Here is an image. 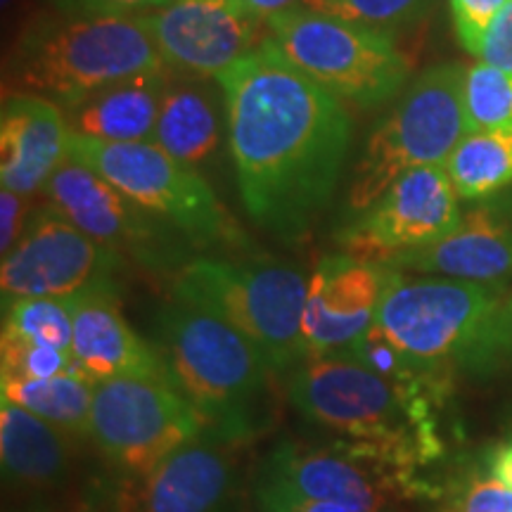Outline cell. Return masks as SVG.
<instances>
[{"mask_svg":"<svg viewBox=\"0 0 512 512\" xmlns=\"http://www.w3.org/2000/svg\"><path fill=\"white\" fill-rule=\"evenodd\" d=\"M465 72L460 64L427 69L375 126L356 164L351 209L366 211L406 171L446 166L460 140L470 133L463 100Z\"/></svg>","mask_w":512,"mask_h":512,"instance_id":"obj_8","label":"cell"},{"mask_svg":"<svg viewBox=\"0 0 512 512\" xmlns=\"http://www.w3.org/2000/svg\"><path fill=\"white\" fill-rule=\"evenodd\" d=\"M62 15L81 17H140L150 15L171 0H48Z\"/></svg>","mask_w":512,"mask_h":512,"instance_id":"obj_31","label":"cell"},{"mask_svg":"<svg viewBox=\"0 0 512 512\" xmlns=\"http://www.w3.org/2000/svg\"><path fill=\"white\" fill-rule=\"evenodd\" d=\"M50 207L119 256H133L147 268H166L178 259L169 223L150 214L95 174L88 166L67 159L46 183Z\"/></svg>","mask_w":512,"mask_h":512,"instance_id":"obj_13","label":"cell"},{"mask_svg":"<svg viewBox=\"0 0 512 512\" xmlns=\"http://www.w3.org/2000/svg\"><path fill=\"white\" fill-rule=\"evenodd\" d=\"M121 256L67 221L53 207L31 216L22 238L0 266L3 302L12 299H69L112 285Z\"/></svg>","mask_w":512,"mask_h":512,"instance_id":"obj_11","label":"cell"},{"mask_svg":"<svg viewBox=\"0 0 512 512\" xmlns=\"http://www.w3.org/2000/svg\"><path fill=\"white\" fill-rule=\"evenodd\" d=\"M69 159V126L55 102L12 93L0 114V181L29 197L46 188L50 176Z\"/></svg>","mask_w":512,"mask_h":512,"instance_id":"obj_19","label":"cell"},{"mask_svg":"<svg viewBox=\"0 0 512 512\" xmlns=\"http://www.w3.org/2000/svg\"><path fill=\"white\" fill-rule=\"evenodd\" d=\"M384 264L396 271L501 285L512 275V197H489L467 211L446 238L396 254Z\"/></svg>","mask_w":512,"mask_h":512,"instance_id":"obj_18","label":"cell"},{"mask_svg":"<svg viewBox=\"0 0 512 512\" xmlns=\"http://www.w3.org/2000/svg\"><path fill=\"white\" fill-rule=\"evenodd\" d=\"M496 347L501 351H512V297L503 302L496 320Z\"/></svg>","mask_w":512,"mask_h":512,"instance_id":"obj_37","label":"cell"},{"mask_svg":"<svg viewBox=\"0 0 512 512\" xmlns=\"http://www.w3.org/2000/svg\"><path fill=\"white\" fill-rule=\"evenodd\" d=\"M171 69L128 76L64 107L69 133L110 143L152 140Z\"/></svg>","mask_w":512,"mask_h":512,"instance_id":"obj_21","label":"cell"},{"mask_svg":"<svg viewBox=\"0 0 512 512\" xmlns=\"http://www.w3.org/2000/svg\"><path fill=\"white\" fill-rule=\"evenodd\" d=\"M235 482L230 441L204 430L124 491L119 512H219Z\"/></svg>","mask_w":512,"mask_h":512,"instance_id":"obj_17","label":"cell"},{"mask_svg":"<svg viewBox=\"0 0 512 512\" xmlns=\"http://www.w3.org/2000/svg\"><path fill=\"white\" fill-rule=\"evenodd\" d=\"M169 69L143 17L62 15L38 22L15 50L12 74L29 95L74 105L128 76Z\"/></svg>","mask_w":512,"mask_h":512,"instance_id":"obj_4","label":"cell"},{"mask_svg":"<svg viewBox=\"0 0 512 512\" xmlns=\"http://www.w3.org/2000/svg\"><path fill=\"white\" fill-rule=\"evenodd\" d=\"M3 3H10V0H3Z\"/></svg>","mask_w":512,"mask_h":512,"instance_id":"obj_39","label":"cell"},{"mask_svg":"<svg viewBox=\"0 0 512 512\" xmlns=\"http://www.w3.org/2000/svg\"><path fill=\"white\" fill-rule=\"evenodd\" d=\"M354 448H318L285 441L261 467L259 482L292 494L344 505L358 512H384L392 505L394 482Z\"/></svg>","mask_w":512,"mask_h":512,"instance_id":"obj_16","label":"cell"},{"mask_svg":"<svg viewBox=\"0 0 512 512\" xmlns=\"http://www.w3.org/2000/svg\"><path fill=\"white\" fill-rule=\"evenodd\" d=\"M306 290L304 275L290 266L223 259L190 261L174 285L176 299L216 313L252 339L278 375L309 356L302 335Z\"/></svg>","mask_w":512,"mask_h":512,"instance_id":"obj_6","label":"cell"},{"mask_svg":"<svg viewBox=\"0 0 512 512\" xmlns=\"http://www.w3.org/2000/svg\"><path fill=\"white\" fill-rule=\"evenodd\" d=\"M216 81L247 214L275 238L299 240L328 207L347 159L351 119L342 100L271 38Z\"/></svg>","mask_w":512,"mask_h":512,"instance_id":"obj_1","label":"cell"},{"mask_svg":"<svg viewBox=\"0 0 512 512\" xmlns=\"http://www.w3.org/2000/svg\"><path fill=\"white\" fill-rule=\"evenodd\" d=\"M256 503H259L261 512H358L337 503L313 501V498L297 496L292 491L264 482H259V486H256Z\"/></svg>","mask_w":512,"mask_h":512,"instance_id":"obj_32","label":"cell"},{"mask_svg":"<svg viewBox=\"0 0 512 512\" xmlns=\"http://www.w3.org/2000/svg\"><path fill=\"white\" fill-rule=\"evenodd\" d=\"M242 8L252 12L254 17H264V19H271L273 15H278V12H283L290 8L292 0H238Z\"/></svg>","mask_w":512,"mask_h":512,"instance_id":"obj_38","label":"cell"},{"mask_svg":"<svg viewBox=\"0 0 512 512\" xmlns=\"http://www.w3.org/2000/svg\"><path fill=\"white\" fill-rule=\"evenodd\" d=\"M204 430L202 415L166 375H121L95 384L88 437L128 475H147Z\"/></svg>","mask_w":512,"mask_h":512,"instance_id":"obj_10","label":"cell"},{"mask_svg":"<svg viewBox=\"0 0 512 512\" xmlns=\"http://www.w3.org/2000/svg\"><path fill=\"white\" fill-rule=\"evenodd\" d=\"M287 396L306 418L356 439L361 456L413 465L439 451L432 396L408 394L347 354L306 356L285 375Z\"/></svg>","mask_w":512,"mask_h":512,"instance_id":"obj_2","label":"cell"},{"mask_svg":"<svg viewBox=\"0 0 512 512\" xmlns=\"http://www.w3.org/2000/svg\"><path fill=\"white\" fill-rule=\"evenodd\" d=\"M304 8L347 19L377 31H392L420 22L434 0H302Z\"/></svg>","mask_w":512,"mask_h":512,"instance_id":"obj_28","label":"cell"},{"mask_svg":"<svg viewBox=\"0 0 512 512\" xmlns=\"http://www.w3.org/2000/svg\"><path fill=\"white\" fill-rule=\"evenodd\" d=\"M508 3L510 0H451L456 34L467 53L479 55L491 22Z\"/></svg>","mask_w":512,"mask_h":512,"instance_id":"obj_30","label":"cell"},{"mask_svg":"<svg viewBox=\"0 0 512 512\" xmlns=\"http://www.w3.org/2000/svg\"><path fill=\"white\" fill-rule=\"evenodd\" d=\"M74 316L72 354L83 380L98 384L121 375H166L157 349L121 316L114 285L69 297Z\"/></svg>","mask_w":512,"mask_h":512,"instance_id":"obj_20","label":"cell"},{"mask_svg":"<svg viewBox=\"0 0 512 512\" xmlns=\"http://www.w3.org/2000/svg\"><path fill=\"white\" fill-rule=\"evenodd\" d=\"M0 389L5 401L27 408L64 434H88L91 430L95 384L79 375L67 373L50 380H3Z\"/></svg>","mask_w":512,"mask_h":512,"instance_id":"obj_25","label":"cell"},{"mask_svg":"<svg viewBox=\"0 0 512 512\" xmlns=\"http://www.w3.org/2000/svg\"><path fill=\"white\" fill-rule=\"evenodd\" d=\"M3 332L43 347L72 351L74 316L69 299H12L3 302Z\"/></svg>","mask_w":512,"mask_h":512,"instance_id":"obj_26","label":"cell"},{"mask_svg":"<svg viewBox=\"0 0 512 512\" xmlns=\"http://www.w3.org/2000/svg\"><path fill=\"white\" fill-rule=\"evenodd\" d=\"M3 380H50L57 375H79L72 351L43 347L3 332Z\"/></svg>","mask_w":512,"mask_h":512,"instance_id":"obj_29","label":"cell"},{"mask_svg":"<svg viewBox=\"0 0 512 512\" xmlns=\"http://www.w3.org/2000/svg\"><path fill=\"white\" fill-rule=\"evenodd\" d=\"M64 432L17 403H0V460L10 482L50 486L67 470Z\"/></svg>","mask_w":512,"mask_h":512,"instance_id":"obj_23","label":"cell"},{"mask_svg":"<svg viewBox=\"0 0 512 512\" xmlns=\"http://www.w3.org/2000/svg\"><path fill=\"white\" fill-rule=\"evenodd\" d=\"M463 219L458 192L444 166H420L396 178L361 219L344 230L342 245L358 259L384 264L408 249L453 233Z\"/></svg>","mask_w":512,"mask_h":512,"instance_id":"obj_12","label":"cell"},{"mask_svg":"<svg viewBox=\"0 0 512 512\" xmlns=\"http://www.w3.org/2000/svg\"><path fill=\"white\" fill-rule=\"evenodd\" d=\"M477 57L486 64L512 72V0L491 22Z\"/></svg>","mask_w":512,"mask_h":512,"instance_id":"obj_33","label":"cell"},{"mask_svg":"<svg viewBox=\"0 0 512 512\" xmlns=\"http://www.w3.org/2000/svg\"><path fill=\"white\" fill-rule=\"evenodd\" d=\"M444 169L463 200H489L498 195L512 185V126L470 131Z\"/></svg>","mask_w":512,"mask_h":512,"instance_id":"obj_24","label":"cell"},{"mask_svg":"<svg viewBox=\"0 0 512 512\" xmlns=\"http://www.w3.org/2000/svg\"><path fill=\"white\" fill-rule=\"evenodd\" d=\"M164 373L216 437L238 444L259 430V403L275 375L247 335L200 306L171 302L155 320Z\"/></svg>","mask_w":512,"mask_h":512,"instance_id":"obj_3","label":"cell"},{"mask_svg":"<svg viewBox=\"0 0 512 512\" xmlns=\"http://www.w3.org/2000/svg\"><path fill=\"white\" fill-rule=\"evenodd\" d=\"M171 72L211 79L256 48L259 17L238 0H171L140 15Z\"/></svg>","mask_w":512,"mask_h":512,"instance_id":"obj_14","label":"cell"},{"mask_svg":"<svg viewBox=\"0 0 512 512\" xmlns=\"http://www.w3.org/2000/svg\"><path fill=\"white\" fill-rule=\"evenodd\" d=\"M489 472L496 482L512 489V439L494 448V453L489 456Z\"/></svg>","mask_w":512,"mask_h":512,"instance_id":"obj_36","label":"cell"},{"mask_svg":"<svg viewBox=\"0 0 512 512\" xmlns=\"http://www.w3.org/2000/svg\"><path fill=\"white\" fill-rule=\"evenodd\" d=\"M465 117L470 131L512 126V72L477 62L465 72Z\"/></svg>","mask_w":512,"mask_h":512,"instance_id":"obj_27","label":"cell"},{"mask_svg":"<svg viewBox=\"0 0 512 512\" xmlns=\"http://www.w3.org/2000/svg\"><path fill=\"white\" fill-rule=\"evenodd\" d=\"M503 287L456 278H406L392 268L375 325L415 363L484 368L498 356Z\"/></svg>","mask_w":512,"mask_h":512,"instance_id":"obj_5","label":"cell"},{"mask_svg":"<svg viewBox=\"0 0 512 512\" xmlns=\"http://www.w3.org/2000/svg\"><path fill=\"white\" fill-rule=\"evenodd\" d=\"M219 140V102L211 88L204 86L202 79L183 76L181 81H176L171 76L152 143H157L178 162L195 166L214 155Z\"/></svg>","mask_w":512,"mask_h":512,"instance_id":"obj_22","label":"cell"},{"mask_svg":"<svg viewBox=\"0 0 512 512\" xmlns=\"http://www.w3.org/2000/svg\"><path fill=\"white\" fill-rule=\"evenodd\" d=\"M266 22L287 60L339 100L382 105L401 91L411 72L387 31L309 8H287Z\"/></svg>","mask_w":512,"mask_h":512,"instance_id":"obj_9","label":"cell"},{"mask_svg":"<svg viewBox=\"0 0 512 512\" xmlns=\"http://www.w3.org/2000/svg\"><path fill=\"white\" fill-rule=\"evenodd\" d=\"M392 266L351 254L325 256L306 290L302 335L311 356L354 347L375 323Z\"/></svg>","mask_w":512,"mask_h":512,"instance_id":"obj_15","label":"cell"},{"mask_svg":"<svg viewBox=\"0 0 512 512\" xmlns=\"http://www.w3.org/2000/svg\"><path fill=\"white\" fill-rule=\"evenodd\" d=\"M27 223V197L3 188L0 192V252L3 256L17 245Z\"/></svg>","mask_w":512,"mask_h":512,"instance_id":"obj_34","label":"cell"},{"mask_svg":"<svg viewBox=\"0 0 512 512\" xmlns=\"http://www.w3.org/2000/svg\"><path fill=\"white\" fill-rule=\"evenodd\" d=\"M69 159L93 169L128 200L176 228L192 247H242L247 242L209 183L152 140L110 143L69 133Z\"/></svg>","mask_w":512,"mask_h":512,"instance_id":"obj_7","label":"cell"},{"mask_svg":"<svg viewBox=\"0 0 512 512\" xmlns=\"http://www.w3.org/2000/svg\"><path fill=\"white\" fill-rule=\"evenodd\" d=\"M463 512H512V489L494 477L475 482L465 491Z\"/></svg>","mask_w":512,"mask_h":512,"instance_id":"obj_35","label":"cell"}]
</instances>
